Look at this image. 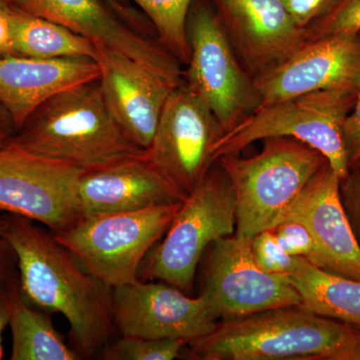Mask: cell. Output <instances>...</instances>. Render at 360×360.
I'll return each instance as SVG.
<instances>
[{
    "instance_id": "obj_36",
    "label": "cell",
    "mask_w": 360,
    "mask_h": 360,
    "mask_svg": "<svg viewBox=\"0 0 360 360\" xmlns=\"http://www.w3.org/2000/svg\"><path fill=\"white\" fill-rule=\"evenodd\" d=\"M112 1H116V0H112Z\"/></svg>"
},
{
    "instance_id": "obj_10",
    "label": "cell",
    "mask_w": 360,
    "mask_h": 360,
    "mask_svg": "<svg viewBox=\"0 0 360 360\" xmlns=\"http://www.w3.org/2000/svg\"><path fill=\"white\" fill-rule=\"evenodd\" d=\"M82 169L0 144V212L41 224L53 233L84 217L78 198Z\"/></svg>"
},
{
    "instance_id": "obj_18",
    "label": "cell",
    "mask_w": 360,
    "mask_h": 360,
    "mask_svg": "<svg viewBox=\"0 0 360 360\" xmlns=\"http://www.w3.org/2000/svg\"><path fill=\"white\" fill-rule=\"evenodd\" d=\"M77 193L84 217L134 212L187 198L149 162L146 153L82 169Z\"/></svg>"
},
{
    "instance_id": "obj_15",
    "label": "cell",
    "mask_w": 360,
    "mask_h": 360,
    "mask_svg": "<svg viewBox=\"0 0 360 360\" xmlns=\"http://www.w3.org/2000/svg\"><path fill=\"white\" fill-rule=\"evenodd\" d=\"M225 34L255 79L286 60L305 42V30L283 0H210Z\"/></svg>"
},
{
    "instance_id": "obj_13",
    "label": "cell",
    "mask_w": 360,
    "mask_h": 360,
    "mask_svg": "<svg viewBox=\"0 0 360 360\" xmlns=\"http://www.w3.org/2000/svg\"><path fill=\"white\" fill-rule=\"evenodd\" d=\"M112 316L122 336L186 343L210 335L217 324L202 295L189 297L172 284L139 279L112 288Z\"/></svg>"
},
{
    "instance_id": "obj_2",
    "label": "cell",
    "mask_w": 360,
    "mask_h": 360,
    "mask_svg": "<svg viewBox=\"0 0 360 360\" xmlns=\"http://www.w3.org/2000/svg\"><path fill=\"white\" fill-rule=\"evenodd\" d=\"M359 343V328L292 305L217 321L186 347L198 360H350Z\"/></svg>"
},
{
    "instance_id": "obj_22",
    "label": "cell",
    "mask_w": 360,
    "mask_h": 360,
    "mask_svg": "<svg viewBox=\"0 0 360 360\" xmlns=\"http://www.w3.org/2000/svg\"><path fill=\"white\" fill-rule=\"evenodd\" d=\"M16 56L37 59H96L97 46L84 35L11 6Z\"/></svg>"
},
{
    "instance_id": "obj_27",
    "label": "cell",
    "mask_w": 360,
    "mask_h": 360,
    "mask_svg": "<svg viewBox=\"0 0 360 360\" xmlns=\"http://www.w3.org/2000/svg\"><path fill=\"white\" fill-rule=\"evenodd\" d=\"M269 229L291 257L303 258L315 266L324 269L321 251L305 225L293 220H286Z\"/></svg>"
},
{
    "instance_id": "obj_3",
    "label": "cell",
    "mask_w": 360,
    "mask_h": 360,
    "mask_svg": "<svg viewBox=\"0 0 360 360\" xmlns=\"http://www.w3.org/2000/svg\"><path fill=\"white\" fill-rule=\"evenodd\" d=\"M6 143L80 169L146 153L115 122L98 79L54 94Z\"/></svg>"
},
{
    "instance_id": "obj_35",
    "label": "cell",
    "mask_w": 360,
    "mask_h": 360,
    "mask_svg": "<svg viewBox=\"0 0 360 360\" xmlns=\"http://www.w3.org/2000/svg\"><path fill=\"white\" fill-rule=\"evenodd\" d=\"M350 360H360V343L356 349L354 350V354H352Z\"/></svg>"
},
{
    "instance_id": "obj_25",
    "label": "cell",
    "mask_w": 360,
    "mask_h": 360,
    "mask_svg": "<svg viewBox=\"0 0 360 360\" xmlns=\"http://www.w3.org/2000/svg\"><path fill=\"white\" fill-rule=\"evenodd\" d=\"M360 32V0H335L321 18L305 30V41Z\"/></svg>"
},
{
    "instance_id": "obj_4",
    "label": "cell",
    "mask_w": 360,
    "mask_h": 360,
    "mask_svg": "<svg viewBox=\"0 0 360 360\" xmlns=\"http://www.w3.org/2000/svg\"><path fill=\"white\" fill-rule=\"evenodd\" d=\"M257 155L217 160L236 195L238 238H252L276 224L310 179L328 162L311 146L290 137L264 139Z\"/></svg>"
},
{
    "instance_id": "obj_23",
    "label": "cell",
    "mask_w": 360,
    "mask_h": 360,
    "mask_svg": "<svg viewBox=\"0 0 360 360\" xmlns=\"http://www.w3.org/2000/svg\"><path fill=\"white\" fill-rule=\"evenodd\" d=\"M153 25L161 44L181 65H187L191 47L186 23L193 0H131Z\"/></svg>"
},
{
    "instance_id": "obj_28",
    "label": "cell",
    "mask_w": 360,
    "mask_h": 360,
    "mask_svg": "<svg viewBox=\"0 0 360 360\" xmlns=\"http://www.w3.org/2000/svg\"><path fill=\"white\" fill-rule=\"evenodd\" d=\"M341 203L360 246V160L348 167L340 181Z\"/></svg>"
},
{
    "instance_id": "obj_1",
    "label": "cell",
    "mask_w": 360,
    "mask_h": 360,
    "mask_svg": "<svg viewBox=\"0 0 360 360\" xmlns=\"http://www.w3.org/2000/svg\"><path fill=\"white\" fill-rule=\"evenodd\" d=\"M1 233L18 264V284L30 304L68 319L75 349L91 355L115 331L112 288L89 274L75 255L47 231L20 215H0Z\"/></svg>"
},
{
    "instance_id": "obj_33",
    "label": "cell",
    "mask_w": 360,
    "mask_h": 360,
    "mask_svg": "<svg viewBox=\"0 0 360 360\" xmlns=\"http://www.w3.org/2000/svg\"><path fill=\"white\" fill-rule=\"evenodd\" d=\"M11 283L6 284V285H0V360L4 359V356L2 335H4V329L6 328V326H8L9 322L8 286Z\"/></svg>"
},
{
    "instance_id": "obj_24",
    "label": "cell",
    "mask_w": 360,
    "mask_h": 360,
    "mask_svg": "<svg viewBox=\"0 0 360 360\" xmlns=\"http://www.w3.org/2000/svg\"><path fill=\"white\" fill-rule=\"evenodd\" d=\"M187 343L181 340H151L122 336L101 349L103 360H172L181 355Z\"/></svg>"
},
{
    "instance_id": "obj_32",
    "label": "cell",
    "mask_w": 360,
    "mask_h": 360,
    "mask_svg": "<svg viewBox=\"0 0 360 360\" xmlns=\"http://www.w3.org/2000/svg\"><path fill=\"white\" fill-rule=\"evenodd\" d=\"M15 260L11 246L6 243L1 233V220H0V285H6L13 278V262Z\"/></svg>"
},
{
    "instance_id": "obj_12",
    "label": "cell",
    "mask_w": 360,
    "mask_h": 360,
    "mask_svg": "<svg viewBox=\"0 0 360 360\" xmlns=\"http://www.w3.org/2000/svg\"><path fill=\"white\" fill-rule=\"evenodd\" d=\"M224 134L207 103L184 84L168 97L146 156L187 196L214 165L213 149Z\"/></svg>"
},
{
    "instance_id": "obj_8",
    "label": "cell",
    "mask_w": 360,
    "mask_h": 360,
    "mask_svg": "<svg viewBox=\"0 0 360 360\" xmlns=\"http://www.w3.org/2000/svg\"><path fill=\"white\" fill-rule=\"evenodd\" d=\"M191 58L184 84L207 103L225 132L259 108V94L210 0H193L186 23Z\"/></svg>"
},
{
    "instance_id": "obj_16",
    "label": "cell",
    "mask_w": 360,
    "mask_h": 360,
    "mask_svg": "<svg viewBox=\"0 0 360 360\" xmlns=\"http://www.w3.org/2000/svg\"><path fill=\"white\" fill-rule=\"evenodd\" d=\"M94 60L104 101L130 141L148 149L168 97L175 89L160 75L134 59L97 45Z\"/></svg>"
},
{
    "instance_id": "obj_21",
    "label": "cell",
    "mask_w": 360,
    "mask_h": 360,
    "mask_svg": "<svg viewBox=\"0 0 360 360\" xmlns=\"http://www.w3.org/2000/svg\"><path fill=\"white\" fill-rule=\"evenodd\" d=\"M288 277L302 297V307L321 316L360 329V281L319 269L300 257Z\"/></svg>"
},
{
    "instance_id": "obj_7",
    "label": "cell",
    "mask_w": 360,
    "mask_h": 360,
    "mask_svg": "<svg viewBox=\"0 0 360 360\" xmlns=\"http://www.w3.org/2000/svg\"><path fill=\"white\" fill-rule=\"evenodd\" d=\"M181 203L84 217L53 234L91 276L118 288L139 281L144 259L167 231Z\"/></svg>"
},
{
    "instance_id": "obj_14",
    "label": "cell",
    "mask_w": 360,
    "mask_h": 360,
    "mask_svg": "<svg viewBox=\"0 0 360 360\" xmlns=\"http://www.w3.org/2000/svg\"><path fill=\"white\" fill-rule=\"evenodd\" d=\"M253 80L260 106L321 90L357 89L360 32L305 41L283 63Z\"/></svg>"
},
{
    "instance_id": "obj_19",
    "label": "cell",
    "mask_w": 360,
    "mask_h": 360,
    "mask_svg": "<svg viewBox=\"0 0 360 360\" xmlns=\"http://www.w3.org/2000/svg\"><path fill=\"white\" fill-rule=\"evenodd\" d=\"M98 78V65L94 59L1 58L0 104L11 115L15 132L54 94Z\"/></svg>"
},
{
    "instance_id": "obj_11",
    "label": "cell",
    "mask_w": 360,
    "mask_h": 360,
    "mask_svg": "<svg viewBox=\"0 0 360 360\" xmlns=\"http://www.w3.org/2000/svg\"><path fill=\"white\" fill-rule=\"evenodd\" d=\"M200 295L217 321L302 304L288 277L267 274L258 266L251 238L234 234L210 245Z\"/></svg>"
},
{
    "instance_id": "obj_5",
    "label": "cell",
    "mask_w": 360,
    "mask_h": 360,
    "mask_svg": "<svg viewBox=\"0 0 360 360\" xmlns=\"http://www.w3.org/2000/svg\"><path fill=\"white\" fill-rule=\"evenodd\" d=\"M356 90H321L260 106L220 137L213 158L217 161L224 155H239L253 142L269 137H290L326 156L341 180L348 169L343 125L354 108Z\"/></svg>"
},
{
    "instance_id": "obj_20",
    "label": "cell",
    "mask_w": 360,
    "mask_h": 360,
    "mask_svg": "<svg viewBox=\"0 0 360 360\" xmlns=\"http://www.w3.org/2000/svg\"><path fill=\"white\" fill-rule=\"evenodd\" d=\"M11 360H78L82 355L66 345L47 311L34 309L23 297L18 279L9 284Z\"/></svg>"
},
{
    "instance_id": "obj_9",
    "label": "cell",
    "mask_w": 360,
    "mask_h": 360,
    "mask_svg": "<svg viewBox=\"0 0 360 360\" xmlns=\"http://www.w3.org/2000/svg\"><path fill=\"white\" fill-rule=\"evenodd\" d=\"M25 13L65 26L97 45L134 59L177 89L184 84L181 63L142 30L139 13L112 0H7Z\"/></svg>"
},
{
    "instance_id": "obj_26",
    "label": "cell",
    "mask_w": 360,
    "mask_h": 360,
    "mask_svg": "<svg viewBox=\"0 0 360 360\" xmlns=\"http://www.w3.org/2000/svg\"><path fill=\"white\" fill-rule=\"evenodd\" d=\"M251 250L258 266L274 276H290L300 262V257H291L283 250L271 229H264L251 238Z\"/></svg>"
},
{
    "instance_id": "obj_31",
    "label": "cell",
    "mask_w": 360,
    "mask_h": 360,
    "mask_svg": "<svg viewBox=\"0 0 360 360\" xmlns=\"http://www.w3.org/2000/svg\"><path fill=\"white\" fill-rule=\"evenodd\" d=\"M7 56H16L11 25V6L7 0H0V58Z\"/></svg>"
},
{
    "instance_id": "obj_6",
    "label": "cell",
    "mask_w": 360,
    "mask_h": 360,
    "mask_svg": "<svg viewBox=\"0 0 360 360\" xmlns=\"http://www.w3.org/2000/svg\"><path fill=\"white\" fill-rule=\"evenodd\" d=\"M236 202L229 177L215 161L202 181L182 201L160 245L139 272L146 279L193 288L201 257L214 241L233 236Z\"/></svg>"
},
{
    "instance_id": "obj_30",
    "label": "cell",
    "mask_w": 360,
    "mask_h": 360,
    "mask_svg": "<svg viewBox=\"0 0 360 360\" xmlns=\"http://www.w3.org/2000/svg\"><path fill=\"white\" fill-rule=\"evenodd\" d=\"M343 142L349 167L360 160V84L357 87L354 108L343 125Z\"/></svg>"
},
{
    "instance_id": "obj_34",
    "label": "cell",
    "mask_w": 360,
    "mask_h": 360,
    "mask_svg": "<svg viewBox=\"0 0 360 360\" xmlns=\"http://www.w3.org/2000/svg\"><path fill=\"white\" fill-rule=\"evenodd\" d=\"M14 134V127L11 115L0 104V144L6 143Z\"/></svg>"
},
{
    "instance_id": "obj_29",
    "label": "cell",
    "mask_w": 360,
    "mask_h": 360,
    "mask_svg": "<svg viewBox=\"0 0 360 360\" xmlns=\"http://www.w3.org/2000/svg\"><path fill=\"white\" fill-rule=\"evenodd\" d=\"M335 0H283L284 7L298 27L307 30L321 18Z\"/></svg>"
},
{
    "instance_id": "obj_17",
    "label": "cell",
    "mask_w": 360,
    "mask_h": 360,
    "mask_svg": "<svg viewBox=\"0 0 360 360\" xmlns=\"http://www.w3.org/2000/svg\"><path fill=\"white\" fill-rule=\"evenodd\" d=\"M340 181L326 163L276 224L293 220L305 225L321 251L324 270L360 281V246L341 203Z\"/></svg>"
}]
</instances>
